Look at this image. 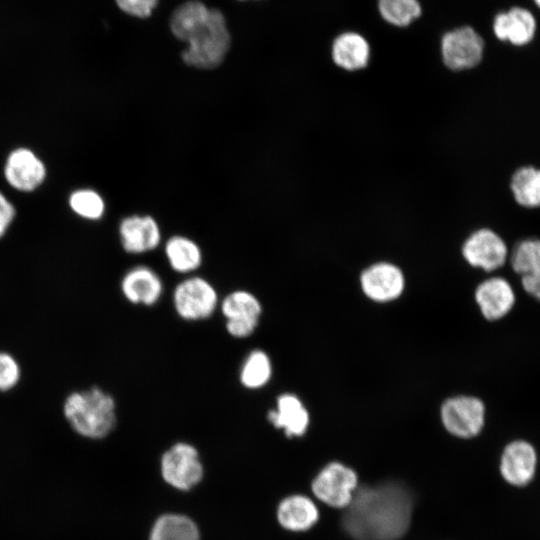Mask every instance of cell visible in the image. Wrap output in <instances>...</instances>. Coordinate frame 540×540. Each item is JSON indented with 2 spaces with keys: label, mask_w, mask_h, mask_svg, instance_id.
I'll use <instances>...</instances> for the list:
<instances>
[{
  "label": "cell",
  "mask_w": 540,
  "mask_h": 540,
  "mask_svg": "<svg viewBox=\"0 0 540 540\" xmlns=\"http://www.w3.org/2000/svg\"><path fill=\"white\" fill-rule=\"evenodd\" d=\"M413 497L397 482L357 488L345 508L344 530L356 540H397L410 524Z\"/></svg>",
  "instance_id": "6da1fadb"
},
{
  "label": "cell",
  "mask_w": 540,
  "mask_h": 540,
  "mask_svg": "<svg viewBox=\"0 0 540 540\" xmlns=\"http://www.w3.org/2000/svg\"><path fill=\"white\" fill-rule=\"evenodd\" d=\"M64 414L78 434L91 439L106 437L117 422L115 399L96 386L70 394L64 404Z\"/></svg>",
  "instance_id": "7a4b0ae2"
},
{
  "label": "cell",
  "mask_w": 540,
  "mask_h": 540,
  "mask_svg": "<svg viewBox=\"0 0 540 540\" xmlns=\"http://www.w3.org/2000/svg\"><path fill=\"white\" fill-rule=\"evenodd\" d=\"M182 51L183 62L197 69H214L225 59L231 45V37L224 15L210 9L206 24L194 34Z\"/></svg>",
  "instance_id": "3957f363"
},
{
  "label": "cell",
  "mask_w": 540,
  "mask_h": 540,
  "mask_svg": "<svg viewBox=\"0 0 540 540\" xmlns=\"http://www.w3.org/2000/svg\"><path fill=\"white\" fill-rule=\"evenodd\" d=\"M219 295L215 286L199 275H189L176 284L172 304L179 318L187 322L209 319L219 308Z\"/></svg>",
  "instance_id": "277c9868"
},
{
  "label": "cell",
  "mask_w": 540,
  "mask_h": 540,
  "mask_svg": "<svg viewBox=\"0 0 540 540\" xmlns=\"http://www.w3.org/2000/svg\"><path fill=\"white\" fill-rule=\"evenodd\" d=\"M484 46L482 37L473 28H456L445 33L441 39L442 64L454 73L471 70L482 61Z\"/></svg>",
  "instance_id": "5b68a950"
},
{
  "label": "cell",
  "mask_w": 540,
  "mask_h": 540,
  "mask_svg": "<svg viewBox=\"0 0 540 540\" xmlns=\"http://www.w3.org/2000/svg\"><path fill=\"white\" fill-rule=\"evenodd\" d=\"M225 318V330L235 339L250 337L257 329L263 307L259 298L245 289L229 292L218 308Z\"/></svg>",
  "instance_id": "8992f818"
},
{
  "label": "cell",
  "mask_w": 540,
  "mask_h": 540,
  "mask_svg": "<svg viewBox=\"0 0 540 540\" xmlns=\"http://www.w3.org/2000/svg\"><path fill=\"white\" fill-rule=\"evenodd\" d=\"M440 416L444 428L450 434L467 439L477 436L482 431L486 407L478 397L458 395L442 403Z\"/></svg>",
  "instance_id": "52a82bcc"
},
{
  "label": "cell",
  "mask_w": 540,
  "mask_h": 540,
  "mask_svg": "<svg viewBox=\"0 0 540 540\" xmlns=\"http://www.w3.org/2000/svg\"><path fill=\"white\" fill-rule=\"evenodd\" d=\"M460 253L471 267L493 272L502 267L508 257L505 241L490 228H478L466 236Z\"/></svg>",
  "instance_id": "ba28073f"
},
{
  "label": "cell",
  "mask_w": 540,
  "mask_h": 540,
  "mask_svg": "<svg viewBox=\"0 0 540 540\" xmlns=\"http://www.w3.org/2000/svg\"><path fill=\"white\" fill-rule=\"evenodd\" d=\"M357 475L339 462L327 464L312 482L315 496L335 508H346L357 489Z\"/></svg>",
  "instance_id": "9c48e42d"
},
{
  "label": "cell",
  "mask_w": 540,
  "mask_h": 540,
  "mask_svg": "<svg viewBox=\"0 0 540 540\" xmlns=\"http://www.w3.org/2000/svg\"><path fill=\"white\" fill-rule=\"evenodd\" d=\"M161 471L165 481L180 490L190 489L203 475L197 449L185 442L174 444L163 454Z\"/></svg>",
  "instance_id": "30bf717a"
},
{
  "label": "cell",
  "mask_w": 540,
  "mask_h": 540,
  "mask_svg": "<svg viewBox=\"0 0 540 540\" xmlns=\"http://www.w3.org/2000/svg\"><path fill=\"white\" fill-rule=\"evenodd\" d=\"M360 286L367 298L386 303L399 298L405 288V275L395 263L380 260L369 264L360 274Z\"/></svg>",
  "instance_id": "8fae6325"
},
{
  "label": "cell",
  "mask_w": 540,
  "mask_h": 540,
  "mask_svg": "<svg viewBox=\"0 0 540 540\" xmlns=\"http://www.w3.org/2000/svg\"><path fill=\"white\" fill-rule=\"evenodd\" d=\"M118 233L123 250L140 255L156 250L162 244V230L149 214H131L122 218Z\"/></svg>",
  "instance_id": "7c38bea8"
},
{
  "label": "cell",
  "mask_w": 540,
  "mask_h": 540,
  "mask_svg": "<svg viewBox=\"0 0 540 540\" xmlns=\"http://www.w3.org/2000/svg\"><path fill=\"white\" fill-rule=\"evenodd\" d=\"M120 289L123 297L132 305L152 307L161 299L164 283L152 267L140 264L124 273Z\"/></svg>",
  "instance_id": "4fadbf2b"
},
{
  "label": "cell",
  "mask_w": 540,
  "mask_h": 540,
  "mask_svg": "<svg viewBox=\"0 0 540 540\" xmlns=\"http://www.w3.org/2000/svg\"><path fill=\"white\" fill-rule=\"evenodd\" d=\"M474 298L482 316L488 321H497L507 316L516 302L512 285L499 276L480 282L475 289Z\"/></svg>",
  "instance_id": "5bb4252c"
},
{
  "label": "cell",
  "mask_w": 540,
  "mask_h": 540,
  "mask_svg": "<svg viewBox=\"0 0 540 540\" xmlns=\"http://www.w3.org/2000/svg\"><path fill=\"white\" fill-rule=\"evenodd\" d=\"M537 465V453L534 446L525 440L508 443L500 458V472L510 484L522 486L533 478Z\"/></svg>",
  "instance_id": "9a60e30c"
},
{
  "label": "cell",
  "mask_w": 540,
  "mask_h": 540,
  "mask_svg": "<svg viewBox=\"0 0 540 540\" xmlns=\"http://www.w3.org/2000/svg\"><path fill=\"white\" fill-rule=\"evenodd\" d=\"M267 420L287 437H300L308 429L310 415L296 394L286 392L277 396L275 407L268 410Z\"/></svg>",
  "instance_id": "2e32d148"
},
{
  "label": "cell",
  "mask_w": 540,
  "mask_h": 540,
  "mask_svg": "<svg viewBox=\"0 0 540 540\" xmlns=\"http://www.w3.org/2000/svg\"><path fill=\"white\" fill-rule=\"evenodd\" d=\"M510 263L514 272L520 275L524 291L540 301V240L529 238L517 243Z\"/></svg>",
  "instance_id": "e0dca14e"
},
{
  "label": "cell",
  "mask_w": 540,
  "mask_h": 540,
  "mask_svg": "<svg viewBox=\"0 0 540 540\" xmlns=\"http://www.w3.org/2000/svg\"><path fill=\"white\" fill-rule=\"evenodd\" d=\"M370 60V44L359 33L345 32L332 42L331 61L340 70L358 72L367 68Z\"/></svg>",
  "instance_id": "ac0fdd59"
},
{
  "label": "cell",
  "mask_w": 540,
  "mask_h": 540,
  "mask_svg": "<svg viewBox=\"0 0 540 540\" xmlns=\"http://www.w3.org/2000/svg\"><path fill=\"white\" fill-rule=\"evenodd\" d=\"M5 177L14 188L32 191L44 180L45 167L32 151L20 148L9 155Z\"/></svg>",
  "instance_id": "d6986e66"
},
{
  "label": "cell",
  "mask_w": 540,
  "mask_h": 540,
  "mask_svg": "<svg viewBox=\"0 0 540 540\" xmlns=\"http://www.w3.org/2000/svg\"><path fill=\"white\" fill-rule=\"evenodd\" d=\"M495 36L501 41L521 46L528 44L536 31L533 14L522 7H512L496 15L493 22Z\"/></svg>",
  "instance_id": "ffe728a7"
},
{
  "label": "cell",
  "mask_w": 540,
  "mask_h": 540,
  "mask_svg": "<svg viewBox=\"0 0 540 540\" xmlns=\"http://www.w3.org/2000/svg\"><path fill=\"white\" fill-rule=\"evenodd\" d=\"M163 252L170 268L181 275H192L203 263L200 245L186 235L170 236L163 245Z\"/></svg>",
  "instance_id": "44dd1931"
},
{
  "label": "cell",
  "mask_w": 540,
  "mask_h": 540,
  "mask_svg": "<svg viewBox=\"0 0 540 540\" xmlns=\"http://www.w3.org/2000/svg\"><path fill=\"white\" fill-rule=\"evenodd\" d=\"M277 517L281 526L287 530L305 531L318 521L319 512L311 499L294 495L280 503Z\"/></svg>",
  "instance_id": "7402d4cb"
},
{
  "label": "cell",
  "mask_w": 540,
  "mask_h": 540,
  "mask_svg": "<svg viewBox=\"0 0 540 540\" xmlns=\"http://www.w3.org/2000/svg\"><path fill=\"white\" fill-rule=\"evenodd\" d=\"M210 9L197 0L181 4L170 19L172 33L179 40L187 42L207 22Z\"/></svg>",
  "instance_id": "603a6c76"
},
{
  "label": "cell",
  "mask_w": 540,
  "mask_h": 540,
  "mask_svg": "<svg viewBox=\"0 0 540 540\" xmlns=\"http://www.w3.org/2000/svg\"><path fill=\"white\" fill-rule=\"evenodd\" d=\"M272 375L273 365L268 353L262 349H253L241 364L239 381L248 390H258L270 382Z\"/></svg>",
  "instance_id": "cb8c5ba5"
},
{
  "label": "cell",
  "mask_w": 540,
  "mask_h": 540,
  "mask_svg": "<svg viewBox=\"0 0 540 540\" xmlns=\"http://www.w3.org/2000/svg\"><path fill=\"white\" fill-rule=\"evenodd\" d=\"M150 540H199V532L188 517L169 514L155 522Z\"/></svg>",
  "instance_id": "d4e9b609"
},
{
  "label": "cell",
  "mask_w": 540,
  "mask_h": 540,
  "mask_svg": "<svg viewBox=\"0 0 540 540\" xmlns=\"http://www.w3.org/2000/svg\"><path fill=\"white\" fill-rule=\"evenodd\" d=\"M511 190L518 204L528 208L540 206V169H518L511 179Z\"/></svg>",
  "instance_id": "484cf974"
},
{
  "label": "cell",
  "mask_w": 540,
  "mask_h": 540,
  "mask_svg": "<svg viewBox=\"0 0 540 540\" xmlns=\"http://www.w3.org/2000/svg\"><path fill=\"white\" fill-rule=\"evenodd\" d=\"M381 16L392 25L407 26L421 15L418 0H378Z\"/></svg>",
  "instance_id": "4316f807"
},
{
  "label": "cell",
  "mask_w": 540,
  "mask_h": 540,
  "mask_svg": "<svg viewBox=\"0 0 540 540\" xmlns=\"http://www.w3.org/2000/svg\"><path fill=\"white\" fill-rule=\"evenodd\" d=\"M69 204L76 214L90 220L100 219L106 207L103 197L97 191L88 188L72 193Z\"/></svg>",
  "instance_id": "83f0119b"
},
{
  "label": "cell",
  "mask_w": 540,
  "mask_h": 540,
  "mask_svg": "<svg viewBox=\"0 0 540 540\" xmlns=\"http://www.w3.org/2000/svg\"><path fill=\"white\" fill-rule=\"evenodd\" d=\"M20 370L16 360L9 354L0 352V390H9L19 379Z\"/></svg>",
  "instance_id": "f1b7e54d"
},
{
  "label": "cell",
  "mask_w": 540,
  "mask_h": 540,
  "mask_svg": "<svg viewBox=\"0 0 540 540\" xmlns=\"http://www.w3.org/2000/svg\"><path fill=\"white\" fill-rule=\"evenodd\" d=\"M118 7L125 13L138 17L146 18L152 14L158 0H115Z\"/></svg>",
  "instance_id": "f546056e"
},
{
  "label": "cell",
  "mask_w": 540,
  "mask_h": 540,
  "mask_svg": "<svg viewBox=\"0 0 540 540\" xmlns=\"http://www.w3.org/2000/svg\"><path fill=\"white\" fill-rule=\"evenodd\" d=\"M15 216V209L12 204L0 193V237L3 236L6 229Z\"/></svg>",
  "instance_id": "4dcf8cb0"
},
{
  "label": "cell",
  "mask_w": 540,
  "mask_h": 540,
  "mask_svg": "<svg viewBox=\"0 0 540 540\" xmlns=\"http://www.w3.org/2000/svg\"><path fill=\"white\" fill-rule=\"evenodd\" d=\"M534 2H535L536 5L540 8V0H534Z\"/></svg>",
  "instance_id": "1f68e13d"
}]
</instances>
